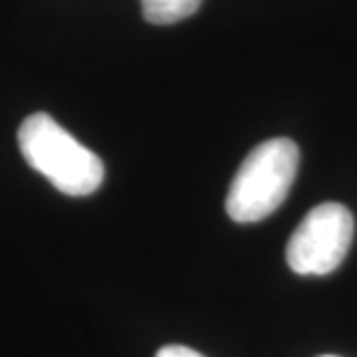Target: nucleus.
Returning <instances> with one entry per match:
<instances>
[{
    "label": "nucleus",
    "instance_id": "nucleus-1",
    "mask_svg": "<svg viewBox=\"0 0 357 357\" xmlns=\"http://www.w3.org/2000/svg\"><path fill=\"white\" fill-rule=\"evenodd\" d=\"M17 139L28 165L47 176L56 190L84 197L96 192L102 183V160L49 114H31L21 123Z\"/></svg>",
    "mask_w": 357,
    "mask_h": 357
},
{
    "label": "nucleus",
    "instance_id": "nucleus-2",
    "mask_svg": "<svg viewBox=\"0 0 357 357\" xmlns=\"http://www.w3.org/2000/svg\"><path fill=\"white\" fill-rule=\"evenodd\" d=\"M299 149L288 137L262 142L246 155L227 190L225 209L234 223H258L274 213L295 183Z\"/></svg>",
    "mask_w": 357,
    "mask_h": 357
},
{
    "label": "nucleus",
    "instance_id": "nucleus-3",
    "mask_svg": "<svg viewBox=\"0 0 357 357\" xmlns=\"http://www.w3.org/2000/svg\"><path fill=\"white\" fill-rule=\"evenodd\" d=\"M355 237L353 213L344 204H318L302 218L285 248L290 269L302 276H325L341 267Z\"/></svg>",
    "mask_w": 357,
    "mask_h": 357
},
{
    "label": "nucleus",
    "instance_id": "nucleus-4",
    "mask_svg": "<svg viewBox=\"0 0 357 357\" xmlns=\"http://www.w3.org/2000/svg\"><path fill=\"white\" fill-rule=\"evenodd\" d=\"M202 0H142V14L149 24L169 26L181 19L192 17Z\"/></svg>",
    "mask_w": 357,
    "mask_h": 357
},
{
    "label": "nucleus",
    "instance_id": "nucleus-5",
    "mask_svg": "<svg viewBox=\"0 0 357 357\" xmlns=\"http://www.w3.org/2000/svg\"><path fill=\"white\" fill-rule=\"evenodd\" d=\"M155 357H204V355L192 351L188 346H165V348H160Z\"/></svg>",
    "mask_w": 357,
    "mask_h": 357
},
{
    "label": "nucleus",
    "instance_id": "nucleus-6",
    "mask_svg": "<svg viewBox=\"0 0 357 357\" xmlns=\"http://www.w3.org/2000/svg\"><path fill=\"white\" fill-rule=\"evenodd\" d=\"M325 357H334V355H325Z\"/></svg>",
    "mask_w": 357,
    "mask_h": 357
}]
</instances>
